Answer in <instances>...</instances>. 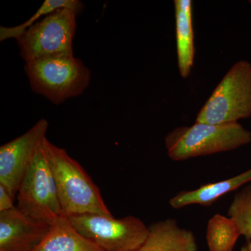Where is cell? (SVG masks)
<instances>
[{"label":"cell","mask_w":251,"mask_h":251,"mask_svg":"<svg viewBox=\"0 0 251 251\" xmlns=\"http://www.w3.org/2000/svg\"><path fill=\"white\" fill-rule=\"evenodd\" d=\"M251 116V64H234L198 112L196 122L224 125Z\"/></svg>","instance_id":"277c9868"},{"label":"cell","mask_w":251,"mask_h":251,"mask_svg":"<svg viewBox=\"0 0 251 251\" xmlns=\"http://www.w3.org/2000/svg\"><path fill=\"white\" fill-rule=\"evenodd\" d=\"M43 149L55 181L63 215L112 216L98 186L76 160L47 138L43 143Z\"/></svg>","instance_id":"6da1fadb"},{"label":"cell","mask_w":251,"mask_h":251,"mask_svg":"<svg viewBox=\"0 0 251 251\" xmlns=\"http://www.w3.org/2000/svg\"><path fill=\"white\" fill-rule=\"evenodd\" d=\"M50 227L27 217L16 206L0 212V251H35Z\"/></svg>","instance_id":"9c48e42d"},{"label":"cell","mask_w":251,"mask_h":251,"mask_svg":"<svg viewBox=\"0 0 251 251\" xmlns=\"http://www.w3.org/2000/svg\"><path fill=\"white\" fill-rule=\"evenodd\" d=\"M49 126V122L41 119L25 133L0 147V184L14 199L46 138Z\"/></svg>","instance_id":"ba28073f"},{"label":"cell","mask_w":251,"mask_h":251,"mask_svg":"<svg viewBox=\"0 0 251 251\" xmlns=\"http://www.w3.org/2000/svg\"></svg>","instance_id":"d6986e66"},{"label":"cell","mask_w":251,"mask_h":251,"mask_svg":"<svg viewBox=\"0 0 251 251\" xmlns=\"http://www.w3.org/2000/svg\"><path fill=\"white\" fill-rule=\"evenodd\" d=\"M251 142V132L239 122H196L191 126L177 127L165 138L168 156L175 161L232 151Z\"/></svg>","instance_id":"7a4b0ae2"},{"label":"cell","mask_w":251,"mask_h":251,"mask_svg":"<svg viewBox=\"0 0 251 251\" xmlns=\"http://www.w3.org/2000/svg\"><path fill=\"white\" fill-rule=\"evenodd\" d=\"M31 90L55 105L76 97L90 85L88 68L74 55H58L25 62Z\"/></svg>","instance_id":"3957f363"},{"label":"cell","mask_w":251,"mask_h":251,"mask_svg":"<svg viewBox=\"0 0 251 251\" xmlns=\"http://www.w3.org/2000/svg\"><path fill=\"white\" fill-rule=\"evenodd\" d=\"M16 207L27 217L52 226L63 215L57 186L43 145L23 178Z\"/></svg>","instance_id":"52a82bcc"},{"label":"cell","mask_w":251,"mask_h":251,"mask_svg":"<svg viewBox=\"0 0 251 251\" xmlns=\"http://www.w3.org/2000/svg\"><path fill=\"white\" fill-rule=\"evenodd\" d=\"M191 231L180 227L174 219L157 221L150 226V234L138 251H197Z\"/></svg>","instance_id":"30bf717a"},{"label":"cell","mask_w":251,"mask_h":251,"mask_svg":"<svg viewBox=\"0 0 251 251\" xmlns=\"http://www.w3.org/2000/svg\"><path fill=\"white\" fill-rule=\"evenodd\" d=\"M68 8L74 10L77 15L84 9V4L78 0H46L37 11L25 22L14 27H0V41L18 39L28 28L34 25L43 18L57 10Z\"/></svg>","instance_id":"9a60e30c"},{"label":"cell","mask_w":251,"mask_h":251,"mask_svg":"<svg viewBox=\"0 0 251 251\" xmlns=\"http://www.w3.org/2000/svg\"><path fill=\"white\" fill-rule=\"evenodd\" d=\"M176 52L180 75L187 78L194 64V31L192 1L175 0Z\"/></svg>","instance_id":"7c38bea8"},{"label":"cell","mask_w":251,"mask_h":251,"mask_svg":"<svg viewBox=\"0 0 251 251\" xmlns=\"http://www.w3.org/2000/svg\"><path fill=\"white\" fill-rule=\"evenodd\" d=\"M242 236L239 227L230 217L213 216L206 227V242L209 251H232Z\"/></svg>","instance_id":"5bb4252c"},{"label":"cell","mask_w":251,"mask_h":251,"mask_svg":"<svg viewBox=\"0 0 251 251\" xmlns=\"http://www.w3.org/2000/svg\"><path fill=\"white\" fill-rule=\"evenodd\" d=\"M15 199L10 195L4 186L0 184V212L11 210L16 207Z\"/></svg>","instance_id":"e0dca14e"},{"label":"cell","mask_w":251,"mask_h":251,"mask_svg":"<svg viewBox=\"0 0 251 251\" xmlns=\"http://www.w3.org/2000/svg\"><path fill=\"white\" fill-rule=\"evenodd\" d=\"M76 12L62 8L48 15L16 39L25 62L58 55H74Z\"/></svg>","instance_id":"5b68a950"},{"label":"cell","mask_w":251,"mask_h":251,"mask_svg":"<svg viewBox=\"0 0 251 251\" xmlns=\"http://www.w3.org/2000/svg\"><path fill=\"white\" fill-rule=\"evenodd\" d=\"M35 251H103L74 228L67 216H62L52 226Z\"/></svg>","instance_id":"4fadbf2b"},{"label":"cell","mask_w":251,"mask_h":251,"mask_svg":"<svg viewBox=\"0 0 251 251\" xmlns=\"http://www.w3.org/2000/svg\"><path fill=\"white\" fill-rule=\"evenodd\" d=\"M228 216L236 223L241 234L251 240V184L234 196L228 209Z\"/></svg>","instance_id":"2e32d148"},{"label":"cell","mask_w":251,"mask_h":251,"mask_svg":"<svg viewBox=\"0 0 251 251\" xmlns=\"http://www.w3.org/2000/svg\"><path fill=\"white\" fill-rule=\"evenodd\" d=\"M241 251H251V240H247V244L242 247Z\"/></svg>","instance_id":"ac0fdd59"},{"label":"cell","mask_w":251,"mask_h":251,"mask_svg":"<svg viewBox=\"0 0 251 251\" xmlns=\"http://www.w3.org/2000/svg\"><path fill=\"white\" fill-rule=\"evenodd\" d=\"M251 181V168L240 175L215 183L203 185L193 191H182L170 200L173 209H181L191 204L211 205L221 197Z\"/></svg>","instance_id":"8fae6325"},{"label":"cell","mask_w":251,"mask_h":251,"mask_svg":"<svg viewBox=\"0 0 251 251\" xmlns=\"http://www.w3.org/2000/svg\"><path fill=\"white\" fill-rule=\"evenodd\" d=\"M74 228L103 251H138L150 234L139 218L85 214L69 216Z\"/></svg>","instance_id":"8992f818"}]
</instances>
